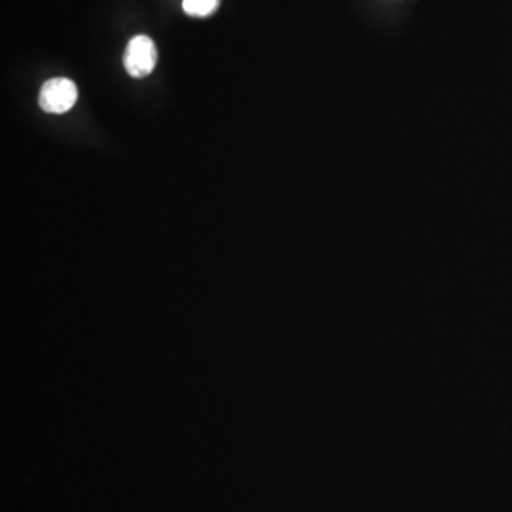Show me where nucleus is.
Returning <instances> with one entry per match:
<instances>
[{
    "label": "nucleus",
    "instance_id": "f03ea898",
    "mask_svg": "<svg viewBox=\"0 0 512 512\" xmlns=\"http://www.w3.org/2000/svg\"><path fill=\"white\" fill-rule=\"evenodd\" d=\"M123 62L131 77L141 79L148 76L157 63V47L153 40L144 35L133 37L124 52Z\"/></svg>",
    "mask_w": 512,
    "mask_h": 512
},
{
    "label": "nucleus",
    "instance_id": "f257e3e1",
    "mask_svg": "<svg viewBox=\"0 0 512 512\" xmlns=\"http://www.w3.org/2000/svg\"><path fill=\"white\" fill-rule=\"evenodd\" d=\"M77 101L76 84L66 77L47 80L39 93V106L46 113L63 114L73 109Z\"/></svg>",
    "mask_w": 512,
    "mask_h": 512
},
{
    "label": "nucleus",
    "instance_id": "7ed1b4c3",
    "mask_svg": "<svg viewBox=\"0 0 512 512\" xmlns=\"http://www.w3.org/2000/svg\"><path fill=\"white\" fill-rule=\"evenodd\" d=\"M221 0H183V9L192 18H207L220 6Z\"/></svg>",
    "mask_w": 512,
    "mask_h": 512
}]
</instances>
